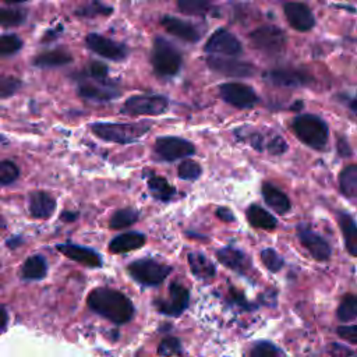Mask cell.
<instances>
[{
  "instance_id": "cell-27",
  "label": "cell",
  "mask_w": 357,
  "mask_h": 357,
  "mask_svg": "<svg viewBox=\"0 0 357 357\" xmlns=\"http://www.w3.org/2000/svg\"><path fill=\"white\" fill-rule=\"evenodd\" d=\"M247 219H248L250 225L257 229L271 230V229L276 227L275 216L258 205H251L247 209Z\"/></svg>"
},
{
  "instance_id": "cell-29",
  "label": "cell",
  "mask_w": 357,
  "mask_h": 357,
  "mask_svg": "<svg viewBox=\"0 0 357 357\" xmlns=\"http://www.w3.org/2000/svg\"><path fill=\"white\" fill-rule=\"evenodd\" d=\"M146 183L152 195L160 201H170L176 194V188L172 187L165 177L151 173V176L146 178Z\"/></svg>"
},
{
  "instance_id": "cell-51",
  "label": "cell",
  "mask_w": 357,
  "mask_h": 357,
  "mask_svg": "<svg viewBox=\"0 0 357 357\" xmlns=\"http://www.w3.org/2000/svg\"><path fill=\"white\" fill-rule=\"evenodd\" d=\"M350 107H351V110L357 114V98H354V99L350 102Z\"/></svg>"
},
{
  "instance_id": "cell-26",
  "label": "cell",
  "mask_w": 357,
  "mask_h": 357,
  "mask_svg": "<svg viewBox=\"0 0 357 357\" xmlns=\"http://www.w3.org/2000/svg\"><path fill=\"white\" fill-rule=\"evenodd\" d=\"M188 265L192 275L199 279H211L215 276V265L201 252H190Z\"/></svg>"
},
{
  "instance_id": "cell-32",
  "label": "cell",
  "mask_w": 357,
  "mask_h": 357,
  "mask_svg": "<svg viewBox=\"0 0 357 357\" xmlns=\"http://www.w3.org/2000/svg\"><path fill=\"white\" fill-rule=\"evenodd\" d=\"M26 18V10L18 7H0V25L1 26H17L21 25Z\"/></svg>"
},
{
  "instance_id": "cell-40",
  "label": "cell",
  "mask_w": 357,
  "mask_h": 357,
  "mask_svg": "<svg viewBox=\"0 0 357 357\" xmlns=\"http://www.w3.org/2000/svg\"><path fill=\"white\" fill-rule=\"evenodd\" d=\"M261 261H262V264H264L269 271H272V272H278V271H280L282 266H283V259H282V257H280L276 251H273V250H271V248H266V250H264V251L261 252Z\"/></svg>"
},
{
  "instance_id": "cell-13",
  "label": "cell",
  "mask_w": 357,
  "mask_h": 357,
  "mask_svg": "<svg viewBox=\"0 0 357 357\" xmlns=\"http://www.w3.org/2000/svg\"><path fill=\"white\" fill-rule=\"evenodd\" d=\"M206 64L209 66L211 70L229 77H250L255 73L252 64L237 60L234 57L209 56L206 59Z\"/></svg>"
},
{
  "instance_id": "cell-16",
  "label": "cell",
  "mask_w": 357,
  "mask_h": 357,
  "mask_svg": "<svg viewBox=\"0 0 357 357\" xmlns=\"http://www.w3.org/2000/svg\"><path fill=\"white\" fill-rule=\"evenodd\" d=\"M56 248L61 254H64L67 258L75 262H79L82 265H86L89 268H99L102 265L100 255L88 247L73 244V243H64V244H57Z\"/></svg>"
},
{
  "instance_id": "cell-43",
  "label": "cell",
  "mask_w": 357,
  "mask_h": 357,
  "mask_svg": "<svg viewBox=\"0 0 357 357\" xmlns=\"http://www.w3.org/2000/svg\"><path fill=\"white\" fill-rule=\"evenodd\" d=\"M110 13H112L110 7L102 6L99 3H92L89 6H85V7H81L77 10V14L84 15V17H92V15H98V14H110Z\"/></svg>"
},
{
  "instance_id": "cell-30",
  "label": "cell",
  "mask_w": 357,
  "mask_h": 357,
  "mask_svg": "<svg viewBox=\"0 0 357 357\" xmlns=\"http://www.w3.org/2000/svg\"><path fill=\"white\" fill-rule=\"evenodd\" d=\"M339 185L346 197H357V165H349L340 172Z\"/></svg>"
},
{
  "instance_id": "cell-36",
  "label": "cell",
  "mask_w": 357,
  "mask_h": 357,
  "mask_svg": "<svg viewBox=\"0 0 357 357\" xmlns=\"http://www.w3.org/2000/svg\"><path fill=\"white\" fill-rule=\"evenodd\" d=\"M201 173H202V169L199 163L191 159L183 160L177 169V174L183 180H197L201 176Z\"/></svg>"
},
{
  "instance_id": "cell-5",
  "label": "cell",
  "mask_w": 357,
  "mask_h": 357,
  "mask_svg": "<svg viewBox=\"0 0 357 357\" xmlns=\"http://www.w3.org/2000/svg\"><path fill=\"white\" fill-rule=\"evenodd\" d=\"M128 273L134 280L145 286L160 284L172 272V266L160 264L155 259H138L127 266Z\"/></svg>"
},
{
  "instance_id": "cell-9",
  "label": "cell",
  "mask_w": 357,
  "mask_h": 357,
  "mask_svg": "<svg viewBox=\"0 0 357 357\" xmlns=\"http://www.w3.org/2000/svg\"><path fill=\"white\" fill-rule=\"evenodd\" d=\"M222 99L238 109H247L258 102V96L254 89L241 82H226L219 86Z\"/></svg>"
},
{
  "instance_id": "cell-12",
  "label": "cell",
  "mask_w": 357,
  "mask_h": 357,
  "mask_svg": "<svg viewBox=\"0 0 357 357\" xmlns=\"http://www.w3.org/2000/svg\"><path fill=\"white\" fill-rule=\"evenodd\" d=\"M86 46L96 54L106 57L109 60H123L127 57V49L121 43H117L106 36H102L100 33L91 32L85 38Z\"/></svg>"
},
{
  "instance_id": "cell-8",
  "label": "cell",
  "mask_w": 357,
  "mask_h": 357,
  "mask_svg": "<svg viewBox=\"0 0 357 357\" xmlns=\"http://www.w3.org/2000/svg\"><path fill=\"white\" fill-rule=\"evenodd\" d=\"M155 152L163 160L173 162L191 156L195 152L194 145L178 137H160L155 142Z\"/></svg>"
},
{
  "instance_id": "cell-38",
  "label": "cell",
  "mask_w": 357,
  "mask_h": 357,
  "mask_svg": "<svg viewBox=\"0 0 357 357\" xmlns=\"http://www.w3.org/2000/svg\"><path fill=\"white\" fill-rule=\"evenodd\" d=\"M20 176V169L15 163L10 160L0 162V185H7L14 183Z\"/></svg>"
},
{
  "instance_id": "cell-41",
  "label": "cell",
  "mask_w": 357,
  "mask_h": 357,
  "mask_svg": "<svg viewBox=\"0 0 357 357\" xmlns=\"http://www.w3.org/2000/svg\"><path fill=\"white\" fill-rule=\"evenodd\" d=\"M158 351L162 356H173L180 353V342L176 337H166L160 342Z\"/></svg>"
},
{
  "instance_id": "cell-42",
  "label": "cell",
  "mask_w": 357,
  "mask_h": 357,
  "mask_svg": "<svg viewBox=\"0 0 357 357\" xmlns=\"http://www.w3.org/2000/svg\"><path fill=\"white\" fill-rule=\"evenodd\" d=\"M107 73H109V68L106 64L100 63V61H92L89 64V68H88V77L93 78V79H98V81H109L107 79Z\"/></svg>"
},
{
  "instance_id": "cell-34",
  "label": "cell",
  "mask_w": 357,
  "mask_h": 357,
  "mask_svg": "<svg viewBox=\"0 0 357 357\" xmlns=\"http://www.w3.org/2000/svg\"><path fill=\"white\" fill-rule=\"evenodd\" d=\"M177 7L184 14L205 15L211 8V3L204 0H180L177 3Z\"/></svg>"
},
{
  "instance_id": "cell-4",
  "label": "cell",
  "mask_w": 357,
  "mask_h": 357,
  "mask_svg": "<svg viewBox=\"0 0 357 357\" xmlns=\"http://www.w3.org/2000/svg\"><path fill=\"white\" fill-rule=\"evenodd\" d=\"M297 138L314 149H324L328 142V127L325 121L312 114H300L291 123Z\"/></svg>"
},
{
  "instance_id": "cell-52",
  "label": "cell",
  "mask_w": 357,
  "mask_h": 357,
  "mask_svg": "<svg viewBox=\"0 0 357 357\" xmlns=\"http://www.w3.org/2000/svg\"><path fill=\"white\" fill-rule=\"evenodd\" d=\"M0 227H1V219H0Z\"/></svg>"
},
{
  "instance_id": "cell-17",
  "label": "cell",
  "mask_w": 357,
  "mask_h": 357,
  "mask_svg": "<svg viewBox=\"0 0 357 357\" xmlns=\"http://www.w3.org/2000/svg\"><path fill=\"white\" fill-rule=\"evenodd\" d=\"M298 238L308 252L318 261H326L331 257L329 244L315 231L307 227H298Z\"/></svg>"
},
{
  "instance_id": "cell-33",
  "label": "cell",
  "mask_w": 357,
  "mask_h": 357,
  "mask_svg": "<svg viewBox=\"0 0 357 357\" xmlns=\"http://www.w3.org/2000/svg\"><path fill=\"white\" fill-rule=\"evenodd\" d=\"M336 315L343 322H349L357 318V296L346 294L337 307Z\"/></svg>"
},
{
  "instance_id": "cell-20",
  "label": "cell",
  "mask_w": 357,
  "mask_h": 357,
  "mask_svg": "<svg viewBox=\"0 0 357 357\" xmlns=\"http://www.w3.org/2000/svg\"><path fill=\"white\" fill-rule=\"evenodd\" d=\"M265 78L275 85L282 86H300L311 81V78L297 70H272L265 74Z\"/></svg>"
},
{
  "instance_id": "cell-19",
  "label": "cell",
  "mask_w": 357,
  "mask_h": 357,
  "mask_svg": "<svg viewBox=\"0 0 357 357\" xmlns=\"http://www.w3.org/2000/svg\"><path fill=\"white\" fill-rule=\"evenodd\" d=\"M56 209V201L45 191H32L29 194V212L36 219L49 218Z\"/></svg>"
},
{
  "instance_id": "cell-14",
  "label": "cell",
  "mask_w": 357,
  "mask_h": 357,
  "mask_svg": "<svg viewBox=\"0 0 357 357\" xmlns=\"http://www.w3.org/2000/svg\"><path fill=\"white\" fill-rule=\"evenodd\" d=\"M188 300H190L188 290L183 284L173 282L169 287V298L160 300L156 304L163 314L178 315L187 308Z\"/></svg>"
},
{
  "instance_id": "cell-25",
  "label": "cell",
  "mask_w": 357,
  "mask_h": 357,
  "mask_svg": "<svg viewBox=\"0 0 357 357\" xmlns=\"http://www.w3.org/2000/svg\"><path fill=\"white\" fill-rule=\"evenodd\" d=\"M73 61V56L63 50V49H54V50H49L45 53L38 54L33 59V66L40 67V68H47V67H59V66H64Z\"/></svg>"
},
{
  "instance_id": "cell-31",
  "label": "cell",
  "mask_w": 357,
  "mask_h": 357,
  "mask_svg": "<svg viewBox=\"0 0 357 357\" xmlns=\"http://www.w3.org/2000/svg\"><path fill=\"white\" fill-rule=\"evenodd\" d=\"M138 216H139V212L134 208L119 209L112 215L109 220V226L112 229H124L134 225L138 220Z\"/></svg>"
},
{
  "instance_id": "cell-28",
  "label": "cell",
  "mask_w": 357,
  "mask_h": 357,
  "mask_svg": "<svg viewBox=\"0 0 357 357\" xmlns=\"http://www.w3.org/2000/svg\"><path fill=\"white\" fill-rule=\"evenodd\" d=\"M47 272V264L42 255H31L29 258L25 259L21 273L24 279L28 280H39L45 278Z\"/></svg>"
},
{
  "instance_id": "cell-39",
  "label": "cell",
  "mask_w": 357,
  "mask_h": 357,
  "mask_svg": "<svg viewBox=\"0 0 357 357\" xmlns=\"http://www.w3.org/2000/svg\"><path fill=\"white\" fill-rule=\"evenodd\" d=\"M250 356L251 357H279V349L271 342L262 340L252 346Z\"/></svg>"
},
{
  "instance_id": "cell-11",
  "label": "cell",
  "mask_w": 357,
  "mask_h": 357,
  "mask_svg": "<svg viewBox=\"0 0 357 357\" xmlns=\"http://www.w3.org/2000/svg\"><path fill=\"white\" fill-rule=\"evenodd\" d=\"M204 50L209 54L237 56L241 53V43L238 39L226 29H216L206 40Z\"/></svg>"
},
{
  "instance_id": "cell-10",
  "label": "cell",
  "mask_w": 357,
  "mask_h": 357,
  "mask_svg": "<svg viewBox=\"0 0 357 357\" xmlns=\"http://www.w3.org/2000/svg\"><path fill=\"white\" fill-rule=\"evenodd\" d=\"M78 93L79 96L89 99V100H99L107 102L120 95L116 89L113 82L110 81H98L88 75H82L78 84Z\"/></svg>"
},
{
  "instance_id": "cell-15",
  "label": "cell",
  "mask_w": 357,
  "mask_h": 357,
  "mask_svg": "<svg viewBox=\"0 0 357 357\" xmlns=\"http://www.w3.org/2000/svg\"><path fill=\"white\" fill-rule=\"evenodd\" d=\"M284 15L290 26L300 32L310 31L315 24L312 11L303 3H286Z\"/></svg>"
},
{
  "instance_id": "cell-24",
  "label": "cell",
  "mask_w": 357,
  "mask_h": 357,
  "mask_svg": "<svg viewBox=\"0 0 357 357\" xmlns=\"http://www.w3.org/2000/svg\"><path fill=\"white\" fill-rule=\"evenodd\" d=\"M262 197L265 199V202L278 213L283 215L286 213L291 204H290V199L287 198V195L284 192H282L278 187L266 183L262 185Z\"/></svg>"
},
{
  "instance_id": "cell-7",
  "label": "cell",
  "mask_w": 357,
  "mask_h": 357,
  "mask_svg": "<svg viewBox=\"0 0 357 357\" xmlns=\"http://www.w3.org/2000/svg\"><path fill=\"white\" fill-rule=\"evenodd\" d=\"M252 46L266 54H279L286 45V36L282 29L273 25H264L250 33Z\"/></svg>"
},
{
  "instance_id": "cell-45",
  "label": "cell",
  "mask_w": 357,
  "mask_h": 357,
  "mask_svg": "<svg viewBox=\"0 0 357 357\" xmlns=\"http://www.w3.org/2000/svg\"><path fill=\"white\" fill-rule=\"evenodd\" d=\"M337 335L350 342V343H357V325H344V326H339L337 328Z\"/></svg>"
},
{
  "instance_id": "cell-3",
  "label": "cell",
  "mask_w": 357,
  "mask_h": 357,
  "mask_svg": "<svg viewBox=\"0 0 357 357\" xmlns=\"http://www.w3.org/2000/svg\"><path fill=\"white\" fill-rule=\"evenodd\" d=\"M151 61L158 75L172 77L177 74V71L180 70L183 59H181V53L174 45H172L165 38L158 36L153 40Z\"/></svg>"
},
{
  "instance_id": "cell-44",
  "label": "cell",
  "mask_w": 357,
  "mask_h": 357,
  "mask_svg": "<svg viewBox=\"0 0 357 357\" xmlns=\"http://www.w3.org/2000/svg\"><path fill=\"white\" fill-rule=\"evenodd\" d=\"M266 148H268L269 153H272V155H282L283 152L287 151V144L284 142V139H283L282 137L276 135V137H273V138L268 142Z\"/></svg>"
},
{
  "instance_id": "cell-49",
  "label": "cell",
  "mask_w": 357,
  "mask_h": 357,
  "mask_svg": "<svg viewBox=\"0 0 357 357\" xmlns=\"http://www.w3.org/2000/svg\"><path fill=\"white\" fill-rule=\"evenodd\" d=\"M7 321H8V315H7V311L6 308L0 304V331H3L7 325Z\"/></svg>"
},
{
  "instance_id": "cell-37",
  "label": "cell",
  "mask_w": 357,
  "mask_h": 357,
  "mask_svg": "<svg viewBox=\"0 0 357 357\" xmlns=\"http://www.w3.org/2000/svg\"><path fill=\"white\" fill-rule=\"evenodd\" d=\"M21 79L14 75H0V98H10L21 88Z\"/></svg>"
},
{
  "instance_id": "cell-21",
  "label": "cell",
  "mask_w": 357,
  "mask_h": 357,
  "mask_svg": "<svg viewBox=\"0 0 357 357\" xmlns=\"http://www.w3.org/2000/svg\"><path fill=\"white\" fill-rule=\"evenodd\" d=\"M145 244V236L139 231H128L116 236L110 244L109 250L114 254H123L132 250H138Z\"/></svg>"
},
{
  "instance_id": "cell-6",
  "label": "cell",
  "mask_w": 357,
  "mask_h": 357,
  "mask_svg": "<svg viewBox=\"0 0 357 357\" xmlns=\"http://www.w3.org/2000/svg\"><path fill=\"white\" fill-rule=\"evenodd\" d=\"M169 106V100L166 96L153 95V93H144V95H134L130 96L121 106L120 112L123 114H149L158 116L166 112Z\"/></svg>"
},
{
  "instance_id": "cell-23",
  "label": "cell",
  "mask_w": 357,
  "mask_h": 357,
  "mask_svg": "<svg viewBox=\"0 0 357 357\" xmlns=\"http://www.w3.org/2000/svg\"><path fill=\"white\" fill-rule=\"evenodd\" d=\"M337 220H339V226L343 234L344 247L347 252L353 257H357V223L350 215L344 212L339 213Z\"/></svg>"
},
{
  "instance_id": "cell-50",
  "label": "cell",
  "mask_w": 357,
  "mask_h": 357,
  "mask_svg": "<svg viewBox=\"0 0 357 357\" xmlns=\"http://www.w3.org/2000/svg\"><path fill=\"white\" fill-rule=\"evenodd\" d=\"M75 218H77V213L75 212L73 213L71 211H66V212L61 213V219L66 220V222H73Z\"/></svg>"
},
{
  "instance_id": "cell-48",
  "label": "cell",
  "mask_w": 357,
  "mask_h": 357,
  "mask_svg": "<svg viewBox=\"0 0 357 357\" xmlns=\"http://www.w3.org/2000/svg\"><path fill=\"white\" fill-rule=\"evenodd\" d=\"M337 151L342 156H349L350 155V148L344 139H339L337 142Z\"/></svg>"
},
{
  "instance_id": "cell-1",
  "label": "cell",
  "mask_w": 357,
  "mask_h": 357,
  "mask_svg": "<svg viewBox=\"0 0 357 357\" xmlns=\"http://www.w3.org/2000/svg\"><path fill=\"white\" fill-rule=\"evenodd\" d=\"M88 305L99 315L116 324L130 321L134 314L131 300L121 291L109 287L93 289L88 296Z\"/></svg>"
},
{
  "instance_id": "cell-35",
  "label": "cell",
  "mask_w": 357,
  "mask_h": 357,
  "mask_svg": "<svg viewBox=\"0 0 357 357\" xmlns=\"http://www.w3.org/2000/svg\"><path fill=\"white\" fill-rule=\"evenodd\" d=\"M22 46V40L14 33L0 35V56H10L17 53Z\"/></svg>"
},
{
  "instance_id": "cell-2",
  "label": "cell",
  "mask_w": 357,
  "mask_h": 357,
  "mask_svg": "<svg viewBox=\"0 0 357 357\" xmlns=\"http://www.w3.org/2000/svg\"><path fill=\"white\" fill-rule=\"evenodd\" d=\"M151 126L142 123H114V121H98L91 126L93 134L103 141L130 144L139 139L149 131Z\"/></svg>"
},
{
  "instance_id": "cell-46",
  "label": "cell",
  "mask_w": 357,
  "mask_h": 357,
  "mask_svg": "<svg viewBox=\"0 0 357 357\" xmlns=\"http://www.w3.org/2000/svg\"><path fill=\"white\" fill-rule=\"evenodd\" d=\"M329 354L331 357H356L353 350H350L349 347H344L342 344L333 343L329 346Z\"/></svg>"
},
{
  "instance_id": "cell-18",
  "label": "cell",
  "mask_w": 357,
  "mask_h": 357,
  "mask_svg": "<svg viewBox=\"0 0 357 357\" xmlns=\"http://www.w3.org/2000/svg\"><path fill=\"white\" fill-rule=\"evenodd\" d=\"M162 26L172 35L185 40V42H198L201 38L199 31L197 29L195 25H192L188 21L180 20L177 17H172V15H165L160 20Z\"/></svg>"
},
{
  "instance_id": "cell-47",
  "label": "cell",
  "mask_w": 357,
  "mask_h": 357,
  "mask_svg": "<svg viewBox=\"0 0 357 357\" xmlns=\"http://www.w3.org/2000/svg\"><path fill=\"white\" fill-rule=\"evenodd\" d=\"M216 216L219 219H222L223 222H233L234 220V216H233L231 211L227 209V208H218L216 209Z\"/></svg>"
},
{
  "instance_id": "cell-22",
  "label": "cell",
  "mask_w": 357,
  "mask_h": 357,
  "mask_svg": "<svg viewBox=\"0 0 357 357\" xmlns=\"http://www.w3.org/2000/svg\"><path fill=\"white\" fill-rule=\"evenodd\" d=\"M216 257L223 265H226L227 268H230L233 271L244 273L250 268V259L247 258V255L233 247L220 248L216 252Z\"/></svg>"
}]
</instances>
